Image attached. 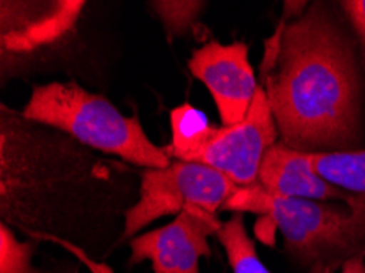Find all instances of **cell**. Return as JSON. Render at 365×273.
<instances>
[{
	"mask_svg": "<svg viewBox=\"0 0 365 273\" xmlns=\"http://www.w3.org/2000/svg\"><path fill=\"white\" fill-rule=\"evenodd\" d=\"M217 237L225 247L233 273H270L257 257L256 246L247 236L241 213H233L228 221H225ZM336 270L337 267H314L309 273H336Z\"/></svg>",
	"mask_w": 365,
	"mask_h": 273,
	"instance_id": "cell-11",
	"label": "cell"
},
{
	"mask_svg": "<svg viewBox=\"0 0 365 273\" xmlns=\"http://www.w3.org/2000/svg\"><path fill=\"white\" fill-rule=\"evenodd\" d=\"M223 211L261 216L269 231L284 236L285 250L302 267H342L365 257V195L354 193L344 206L333 202L284 198L259 183L235 192Z\"/></svg>",
	"mask_w": 365,
	"mask_h": 273,
	"instance_id": "cell-2",
	"label": "cell"
},
{
	"mask_svg": "<svg viewBox=\"0 0 365 273\" xmlns=\"http://www.w3.org/2000/svg\"><path fill=\"white\" fill-rule=\"evenodd\" d=\"M314 170L333 185L365 195V149L346 153H309Z\"/></svg>",
	"mask_w": 365,
	"mask_h": 273,
	"instance_id": "cell-12",
	"label": "cell"
},
{
	"mask_svg": "<svg viewBox=\"0 0 365 273\" xmlns=\"http://www.w3.org/2000/svg\"><path fill=\"white\" fill-rule=\"evenodd\" d=\"M0 273H38L31 269V244L20 242L7 226H0Z\"/></svg>",
	"mask_w": 365,
	"mask_h": 273,
	"instance_id": "cell-14",
	"label": "cell"
},
{
	"mask_svg": "<svg viewBox=\"0 0 365 273\" xmlns=\"http://www.w3.org/2000/svg\"><path fill=\"white\" fill-rule=\"evenodd\" d=\"M279 136L267 96L259 86L245 120L218 126L212 141L193 163L221 172L240 188L254 185L265 153L279 141Z\"/></svg>",
	"mask_w": 365,
	"mask_h": 273,
	"instance_id": "cell-5",
	"label": "cell"
},
{
	"mask_svg": "<svg viewBox=\"0 0 365 273\" xmlns=\"http://www.w3.org/2000/svg\"><path fill=\"white\" fill-rule=\"evenodd\" d=\"M153 9L161 16L169 36L184 35L195 26L203 2H153Z\"/></svg>",
	"mask_w": 365,
	"mask_h": 273,
	"instance_id": "cell-13",
	"label": "cell"
},
{
	"mask_svg": "<svg viewBox=\"0 0 365 273\" xmlns=\"http://www.w3.org/2000/svg\"><path fill=\"white\" fill-rule=\"evenodd\" d=\"M21 118L56 128L88 148L118 155L143 169L173 164L169 149L148 138L136 115H123L103 96L86 91L74 81L33 87Z\"/></svg>",
	"mask_w": 365,
	"mask_h": 273,
	"instance_id": "cell-3",
	"label": "cell"
},
{
	"mask_svg": "<svg viewBox=\"0 0 365 273\" xmlns=\"http://www.w3.org/2000/svg\"><path fill=\"white\" fill-rule=\"evenodd\" d=\"M189 71L212 93L223 126L245 120L259 88L246 43L203 44L192 53Z\"/></svg>",
	"mask_w": 365,
	"mask_h": 273,
	"instance_id": "cell-6",
	"label": "cell"
},
{
	"mask_svg": "<svg viewBox=\"0 0 365 273\" xmlns=\"http://www.w3.org/2000/svg\"><path fill=\"white\" fill-rule=\"evenodd\" d=\"M221 225L218 215L182 211L169 225L131 239L130 265L151 260L154 273H200L198 260L212 255L208 236Z\"/></svg>",
	"mask_w": 365,
	"mask_h": 273,
	"instance_id": "cell-7",
	"label": "cell"
},
{
	"mask_svg": "<svg viewBox=\"0 0 365 273\" xmlns=\"http://www.w3.org/2000/svg\"><path fill=\"white\" fill-rule=\"evenodd\" d=\"M341 5L356 30L365 53V0H346V2H341Z\"/></svg>",
	"mask_w": 365,
	"mask_h": 273,
	"instance_id": "cell-15",
	"label": "cell"
},
{
	"mask_svg": "<svg viewBox=\"0 0 365 273\" xmlns=\"http://www.w3.org/2000/svg\"><path fill=\"white\" fill-rule=\"evenodd\" d=\"M257 183L265 192L284 198L347 203L354 197L333 185L314 170L309 153H302L277 141L265 153L259 167Z\"/></svg>",
	"mask_w": 365,
	"mask_h": 273,
	"instance_id": "cell-9",
	"label": "cell"
},
{
	"mask_svg": "<svg viewBox=\"0 0 365 273\" xmlns=\"http://www.w3.org/2000/svg\"><path fill=\"white\" fill-rule=\"evenodd\" d=\"M262 77L282 143L312 154L361 149L356 54L323 4L285 24L277 59Z\"/></svg>",
	"mask_w": 365,
	"mask_h": 273,
	"instance_id": "cell-1",
	"label": "cell"
},
{
	"mask_svg": "<svg viewBox=\"0 0 365 273\" xmlns=\"http://www.w3.org/2000/svg\"><path fill=\"white\" fill-rule=\"evenodd\" d=\"M237 185L221 172L198 163L177 160L164 169H143L140 200L125 213L121 239H128L163 216L182 211L218 215Z\"/></svg>",
	"mask_w": 365,
	"mask_h": 273,
	"instance_id": "cell-4",
	"label": "cell"
},
{
	"mask_svg": "<svg viewBox=\"0 0 365 273\" xmlns=\"http://www.w3.org/2000/svg\"><path fill=\"white\" fill-rule=\"evenodd\" d=\"M173 143L170 155L182 163H193L198 154L208 146L218 126L210 123L207 115L190 103H182L170 111Z\"/></svg>",
	"mask_w": 365,
	"mask_h": 273,
	"instance_id": "cell-10",
	"label": "cell"
},
{
	"mask_svg": "<svg viewBox=\"0 0 365 273\" xmlns=\"http://www.w3.org/2000/svg\"><path fill=\"white\" fill-rule=\"evenodd\" d=\"M2 63L30 58L74 30L84 2H2Z\"/></svg>",
	"mask_w": 365,
	"mask_h": 273,
	"instance_id": "cell-8",
	"label": "cell"
},
{
	"mask_svg": "<svg viewBox=\"0 0 365 273\" xmlns=\"http://www.w3.org/2000/svg\"><path fill=\"white\" fill-rule=\"evenodd\" d=\"M341 273H365V264H364V255H359V257L346 262L342 265Z\"/></svg>",
	"mask_w": 365,
	"mask_h": 273,
	"instance_id": "cell-16",
	"label": "cell"
}]
</instances>
